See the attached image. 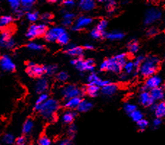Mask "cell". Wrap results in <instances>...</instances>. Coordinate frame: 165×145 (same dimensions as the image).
<instances>
[{"mask_svg": "<svg viewBox=\"0 0 165 145\" xmlns=\"http://www.w3.org/2000/svg\"><path fill=\"white\" fill-rule=\"evenodd\" d=\"M160 60L156 56H149L145 59L139 68L140 75L143 77L149 78L157 72L159 68Z\"/></svg>", "mask_w": 165, "mask_h": 145, "instance_id": "cell-1", "label": "cell"}, {"mask_svg": "<svg viewBox=\"0 0 165 145\" xmlns=\"http://www.w3.org/2000/svg\"><path fill=\"white\" fill-rule=\"evenodd\" d=\"M60 107V103L55 99H49L41 106L39 113L46 120H52Z\"/></svg>", "mask_w": 165, "mask_h": 145, "instance_id": "cell-2", "label": "cell"}, {"mask_svg": "<svg viewBox=\"0 0 165 145\" xmlns=\"http://www.w3.org/2000/svg\"><path fill=\"white\" fill-rule=\"evenodd\" d=\"M127 62V54L125 53L118 54L107 60V70L112 73H120L124 68Z\"/></svg>", "mask_w": 165, "mask_h": 145, "instance_id": "cell-3", "label": "cell"}, {"mask_svg": "<svg viewBox=\"0 0 165 145\" xmlns=\"http://www.w3.org/2000/svg\"><path fill=\"white\" fill-rule=\"evenodd\" d=\"M49 28L46 23H43L40 24H32L28 28V31L26 33V36L29 39H33L36 37L41 36H45Z\"/></svg>", "mask_w": 165, "mask_h": 145, "instance_id": "cell-4", "label": "cell"}, {"mask_svg": "<svg viewBox=\"0 0 165 145\" xmlns=\"http://www.w3.org/2000/svg\"><path fill=\"white\" fill-rule=\"evenodd\" d=\"M61 95L66 99H69L74 97H81L83 95V91L76 86L68 84L62 87L61 89Z\"/></svg>", "mask_w": 165, "mask_h": 145, "instance_id": "cell-5", "label": "cell"}, {"mask_svg": "<svg viewBox=\"0 0 165 145\" xmlns=\"http://www.w3.org/2000/svg\"><path fill=\"white\" fill-rule=\"evenodd\" d=\"M162 13L157 8H151L146 11L145 18H144V23L145 25H151L154 22L157 21L162 18Z\"/></svg>", "mask_w": 165, "mask_h": 145, "instance_id": "cell-6", "label": "cell"}, {"mask_svg": "<svg viewBox=\"0 0 165 145\" xmlns=\"http://www.w3.org/2000/svg\"><path fill=\"white\" fill-rule=\"evenodd\" d=\"M64 32H65L64 28L60 27V26H54V27L49 28L44 36V38L49 42H56L61 34H62Z\"/></svg>", "mask_w": 165, "mask_h": 145, "instance_id": "cell-7", "label": "cell"}, {"mask_svg": "<svg viewBox=\"0 0 165 145\" xmlns=\"http://www.w3.org/2000/svg\"><path fill=\"white\" fill-rule=\"evenodd\" d=\"M92 23V18L88 17V16H81L75 22L74 26L72 27V30L74 31H78V30H82L83 28L90 26Z\"/></svg>", "mask_w": 165, "mask_h": 145, "instance_id": "cell-8", "label": "cell"}, {"mask_svg": "<svg viewBox=\"0 0 165 145\" xmlns=\"http://www.w3.org/2000/svg\"><path fill=\"white\" fill-rule=\"evenodd\" d=\"M0 66L2 70L6 72H11L15 70V64L8 54H4L0 59Z\"/></svg>", "mask_w": 165, "mask_h": 145, "instance_id": "cell-9", "label": "cell"}, {"mask_svg": "<svg viewBox=\"0 0 165 145\" xmlns=\"http://www.w3.org/2000/svg\"><path fill=\"white\" fill-rule=\"evenodd\" d=\"M28 74L31 77H40L45 73L44 67L36 65L33 62H29L27 66Z\"/></svg>", "mask_w": 165, "mask_h": 145, "instance_id": "cell-10", "label": "cell"}, {"mask_svg": "<svg viewBox=\"0 0 165 145\" xmlns=\"http://www.w3.org/2000/svg\"><path fill=\"white\" fill-rule=\"evenodd\" d=\"M65 52L68 55L75 58H82L83 56V48L81 46H76L75 44H68L67 46H65Z\"/></svg>", "mask_w": 165, "mask_h": 145, "instance_id": "cell-11", "label": "cell"}, {"mask_svg": "<svg viewBox=\"0 0 165 145\" xmlns=\"http://www.w3.org/2000/svg\"><path fill=\"white\" fill-rule=\"evenodd\" d=\"M88 82L89 85H96L98 86L99 87L103 88L105 86L109 84L110 81L108 80H102L98 76L97 74L94 73H91L88 77Z\"/></svg>", "mask_w": 165, "mask_h": 145, "instance_id": "cell-12", "label": "cell"}, {"mask_svg": "<svg viewBox=\"0 0 165 145\" xmlns=\"http://www.w3.org/2000/svg\"><path fill=\"white\" fill-rule=\"evenodd\" d=\"M162 83V79L158 75H152L149 78H148L145 83V87L147 89H155V88L159 87V86Z\"/></svg>", "mask_w": 165, "mask_h": 145, "instance_id": "cell-13", "label": "cell"}, {"mask_svg": "<svg viewBox=\"0 0 165 145\" xmlns=\"http://www.w3.org/2000/svg\"><path fill=\"white\" fill-rule=\"evenodd\" d=\"M139 103L141 104L143 106L145 107H151L153 104H154V101L153 100L151 96L150 95V92L148 91H142L140 93L139 97Z\"/></svg>", "mask_w": 165, "mask_h": 145, "instance_id": "cell-14", "label": "cell"}, {"mask_svg": "<svg viewBox=\"0 0 165 145\" xmlns=\"http://www.w3.org/2000/svg\"><path fill=\"white\" fill-rule=\"evenodd\" d=\"M49 87V82L47 79L45 78H41L38 79V81L36 82L35 85V90L37 93L43 94L45 93V91L47 90Z\"/></svg>", "mask_w": 165, "mask_h": 145, "instance_id": "cell-15", "label": "cell"}, {"mask_svg": "<svg viewBox=\"0 0 165 145\" xmlns=\"http://www.w3.org/2000/svg\"><path fill=\"white\" fill-rule=\"evenodd\" d=\"M82 99L81 97H74L71 99H67L65 103V107L68 110H74L78 109L79 105H80Z\"/></svg>", "mask_w": 165, "mask_h": 145, "instance_id": "cell-16", "label": "cell"}, {"mask_svg": "<svg viewBox=\"0 0 165 145\" xmlns=\"http://www.w3.org/2000/svg\"><path fill=\"white\" fill-rule=\"evenodd\" d=\"M78 6L83 11L88 12L96 7V2L93 0H81L79 2Z\"/></svg>", "mask_w": 165, "mask_h": 145, "instance_id": "cell-17", "label": "cell"}, {"mask_svg": "<svg viewBox=\"0 0 165 145\" xmlns=\"http://www.w3.org/2000/svg\"><path fill=\"white\" fill-rule=\"evenodd\" d=\"M118 87L115 83H110L109 84L105 86L104 87L101 88V92L104 95L106 96H112L117 92Z\"/></svg>", "mask_w": 165, "mask_h": 145, "instance_id": "cell-18", "label": "cell"}, {"mask_svg": "<svg viewBox=\"0 0 165 145\" xmlns=\"http://www.w3.org/2000/svg\"><path fill=\"white\" fill-rule=\"evenodd\" d=\"M125 36V34L123 33L120 31H112L109 33L104 32L103 34V37L108 38V39L112 41H116V40H121Z\"/></svg>", "mask_w": 165, "mask_h": 145, "instance_id": "cell-19", "label": "cell"}, {"mask_svg": "<svg viewBox=\"0 0 165 145\" xmlns=\"http://www.w3.org/2000/svg\"><path fill=\"white\" fill-rule=\"evenodd\" d=\"M150 95L151 96L154 102L159 101V100H162L164 97V91L161 87L155 88L153 89L150 91Z\"/></svg>", "mask_w": 165, "mask_h": 145, "instance_id": "cell-20", "label": "cell"}, {"mask_svg": "<svg viewBox=\"0 0 165 145\" xmlns=\"http://www.w3.org/2000/svg\"><path fill=\"white\" fill-rule=\"evenodd\" d=\"M75 116H76V113L73 110H68L65 112L62 115V119L65 123L70 124L74 120Z\"/></svg>", "mask_w": 165, "mask_h": 145, "instance_id": "cell-21", "label": "cell"}, {"mask_svg": "<svg viewBox=\"0 0 165 145\" xmlns=\"http://www.w3.org/2000/svg\"><path fill=\"white\" fill-rule=\"evenodd\" d=\"M93 107V104L88 100H82L80 105H79L78 110L80 113H86L91 110Z\"/></svg>", "mask_w": 165, "mask_h": 145, "instance_id": "cell-22", "label": "cell"}, {"mask_svg": "<svg viewBox=\"0 0 165 145\" xmlns=\"http://www.w3.org/2000/svg\"><path fill=\"white\" fill-rule=\"evenodd\" d=\"M154 113H155L156 117L159 118L165 117V102H161V103L156 104Z\"/></svg>", "mask_w": 165, "mask_h": 145, "instance_id": "cell-23", "label": "cell"}, {"mask_svg": "<svg viewBox=\"0 0 165 145\" xmlns=\"http://www.w3.org/2000/svg\"><path fill=\"white\" fill-rule=\"evenodd\" d=\"M99 91H100V87L96 85H88V87L85 89V92L89 97H96L99 95Z\"/></svg>", "mask_w": 165, "mask_h": 145, "instance_id": "cell-24", "label": "cell"}, {"mask_svg": "<svg viewBox=\"0 0 165 145\" xmlns=\"http://www.w3.org/2000/svg\"><path fill=\"white\" fill-rule=\"evenodd\" d=\"M34 128V122L32 119H28L26 120L23 126V133L25 134H29L30 132L32 131V130Z\"/></svg>", "mask_w": 165, "mask_h": 145, "instance_id": "cell-25", "label": "cell"}, {"mask_svg": "<svg viewBox=\"0 0 165 145\" xmlns=\"http://www.w3.org/2000/svg\"><path fill=\"white\" fill-rule=\"evenodd\" d=\"M13 18L11 15H2L0 18V26L1 28H6L13 23Z\"/></svg>", "mask_w": 165, "mask_h": 145, "instance_id": "cell-26", "label": "cell"}, {"mask_svg": "<svg viewBox=\"0 0 165 145\" xmlns=\"http://www.w3.org/2000/svg\"><path fill=\"white\" fill-rule=\"evenodd\" d=\"M11 38V31H10V30L6 29L3 30L1 34V36H0V44H1L2 47H3L5 43Z\"/></svg>", "mask_w": 165, "mask_h": 145, "instance_id": "cell-27", "label": "cell"}, {"mask_svg": "<svg viewBox=\"0 0 165 145\" xmlns=\"http://www.w3.org/2000/svg\"><path fill=\"white\" fill-rule=\"evenodd\" d=\"M128 48L130 53H131V54H136V52H138V50H139V45H138L137 41L136 40L130 41L128 45Z\"/></svg>", "mask_w": 165, "mask_h": 145, "instance_id": "cell-28", "label": "cell"}, {"mask_svg": "<svg viewBox=\"0 0 165 145\" xmlns=\"http://www.w3.org/2000/svg\"><path fill=\"white\" fill-rule=\"evenodd\" d=\"M35 4L34 0H22L21 1V7H23L24 11H27L28 13L30 12L33 6Z\"/></svg>", "mask_w": 165, "mask_h": 145, "instance_id": "cell-29", "label": "cell"}, {"mask_svg": "<svg viewBox=\"0 0 165 145\" xmlns=\"http://www.w3.org/2000/svg\"><path fill=\"white\" fill-rule=\"evenodd\" d=\"M69 41H70V36H69L67 32H64L60 36L57 42L61 45H68Z\"/></svg>", "mask_w": 165, "mask_h": 145, "instance_id": "cell-30", "label": "cell"}, {"mask_svg": "<svg viewBox=\"0 0 165 145\" xmlns=\"http://www.w3.org/2000/svg\"><path fill=\"white\" fill-rule=\"evenodd\" d=\"M26 18L30 22L34 23V22L37 21L38 18H39V14L36 11L28 12V13H26Z\"/></svg>", "mask_w": 165, "mask_h": 145, "instance_id": "cell-31", "label": "cell"}, {"mask_svg": "<svg viewBox=\"0 0 165 145\" xmlns=\"http://www.w3.org/2000/svg\"><path fill=\"white\" fill-rule=\"evenodd\" d=\"M27 48L32 51H41L44 49V46L41 44H38L36 42H29L27 44Z\"/></svg>", "mask_w": 165, "mask_h": 145, "instance_id": "cell-32", "label": "cell"}, {"mask_svg": "<svg viewBox=\"0 0 165 145\" xmlns=\"http://www.w3.org/2000/svg\"><path fill=\"white\" fill-rule=\"evenodd\" d=\"M130 118H132V120L136 123L140 121V120H142L143 118V113L140 111V110H136L134 112H133V113L130 114Z\"/></svg>", "mask_w": 165, "mask_h": 145, "instance_id": "cell-33", "label": "cell"}, {"mask_svg": "<svg viewBox=\"0 0 165 145\" xmlns=\"http://www.w3.org/2000/svg\"><path fill=\"white\" fill-rule=\"evenodd\" d=\"M124 110L125 111L126 113L129 114L130 115L133 112L135 111V110H137V107L133 103H126L124 105Z\"/></svg>", "mask_w": 165, "mask_h": 145, "instance_id": "cell-34", "label": "cell"}, {"mask_svg": "<svg viewBox=\"0 0 165 145\" xmlns=\"http://www.w3.org/2000/svg\"><path fill=\"white\" fill-rule=\"evenodd\" d=\"M3 142L7 145H11L15 142V137L12 134H6L4 135L2 139Z\"/></svg>", "mask_w": 165, "mask_h": 145, "instance_id": "cell-35", "label": "cell"}, {"mask_svg": "<svg viewBox=\"0 0 165 145\" xmlns=\"http://www.w3.org/2000/svg\"><path fill=\"white\" fill-rule=\"evenodd\" d=\"M136 67L135 65H134V62H132V61H128L126 62V64L124 66V70H125V72L128 74H130V73H132L135 70Z\"/></svg>", "mask_w": 165, "mask_h": 145, "instance_id": "cell-36", "label": "cell"}, {"mask_svg": "<svg viewBox=\"0 0 165 145\" xmlns=\"http://www.w3.org/2000/svg\"><path fill=\"white\" fill-rule=\"evenodd\" d=\"M108 25V22L106 20H101L99 22V23L97 24L96 28L97 30H99V31H101V33H104L105 32V29L107 28Z\"/></svg>", "mask_w": 165, "mask_h": 145, "instance_id": "cell-37", "label": "cell"}, {"mask_svg": "<svg viewBox=\"0 0 165 145\" xmlns=\"http://www.w3.org/2000/svg\"><path fill=\"white\" fill-rule=\"evenodd\" d=\"M44 70L47 75H53L57 70V66L56 65H49L44 67Z\"/></svg>", "mask_w": 165, "mask_h": 145, "instance_id": "cell-38", "label": "cell"}, {"mask_svg": "<svg viewBox=\"0 0 165 145\" xmlns=\"http://www.w3.org/2000/svg\"><path fill=\"white\" fill-rule=\"evenodd\" d=\"M9 5L10 7L13 9L14 11L18 10L20 7H21V1H18V0H10Z\"/></svg>", "mask_w": 165, "mask_h": 145, "instance_id": "cell-39", "label": "cell"}, {"mask_svg": "<svg viewBox=\"0 0 165 145\" xmlns=\"http://www.w3.org/2000/svg\"><path fill=\"white\" fill-rule=\"evenodd\" d=\"M49 99V96L46 93L41 94L36 102V105H43Z\"/></svg>", "mask_w": 165, "mask_h": 145, "instance_id": "cell-40", "label": "cell"}, {"mask_svg": "<svg viewBox=\"0 0 165 145\" xmlns=\"http://www.w3.org/2000/svg\"><path fill=\"white\" fill-rule=\"evenodd\" d=\"M94 61L91 59L85 60V71H93L94 69Z\"/></svg>", "mask_w": 165, "mask_h": 145, "instance_id": "cell-41", "label": "cell"}, {"mask_svg": "<svg viewBox=\"0 0 165 145\" xmlns=\"http://www.w3.org/2000/svg\"><path fill=\"white\" fill-rule=\"evenodd\" d=\"M69 75L68 74V73H66L65 71H61L57 75V79L60 82H64V81H66L68 80Z\"/></svg>", "mask_w": 165, "mask_h": 145, "instance_id": "cell-42", "label": "cell"}, {"mask_svg": "<svg viewBox=\"0 0 165 145\" xmlns=\"http://www.w3.org/2000/svg\"><path fill=\"white\" fill-rule=\"evenodd\" d=\"M38 145H51V140L50 139L47 137L46 136H42L39 138L38 141Z\"/></svg>", "mask_w": 165, "mask_h": 145, "instance_id": "cell-43", "label": "cell"}, {"mask_svg": "<svg viewBox=\"0 0 165 145\" xmlns=\"http://www.w3.org/2000/svg\"><path fill=\"white\" fill-rule=\"evenodd\" d=\"M103 34L104 33H101V31H99V30H97L96 28H93V29L91 31V36L93 38H95V39H98V38H100L101 37H103Z\"/></svg>", "mask_w": 165, "mask_h": 145, "instance_id": "cell-44", "label": "cell"}, {"mask_svg": "<svg viewBox=\"0 0 165 145\" xmlns=\"http://www.w3.org/2000/svg\"><path fill=\"white\" fill-rule=\"evenodd\" d=\"M145 59H146L145 57L143 56V55H139V56H138L133 62L134 65H135L136 68H140V65L143 64V62L144 60H145Z\"/></svg>", "mask_w": 165, "mask_h": 145, "instance_id": "cell-45", "label": "cell"}, {"mask_svg": "<svg viewBox=\"0 0 165 145\" xmlns=\"http://www.w3.org/2000/svg\"><path fill=\"white\" fill-rule=\"evenodd\" d=\"M137 125L138 126V128H139V129L143 131L145 130L146 128L148 126V122L147 120L143 118L142 120H140V121H138L137 123Z\"/></svg>", "mask_w": 165, "mask_h": 145, "instance_id": "cell-46", "label": "cell"}, {"mask_svg": "<svg viewBox=\"0 0 165 145\" xmlns=\"http://www.w3.org/2000/svg\"><path fill=\"white\" fill-rule=\"evenodd\" d=\"M15 40H14L13 38H11L10 39L8 40L7 42L5 43L3 47L7 49V50H11V49H13V48L15 47Z\"/></svg>", "mask_w": 165, "mask_h": 145, "instance_id": "cell-47", "label": "cell"}, {"mask_svg": "<svg viewBox=\"0 0 165 145\" xmlns=\"http://www.w3.org/2000/svg\"><path fill=\"white\" fill-rule=\"evenodd\" d=\"M41 18V20L44 22H45V23H49V22H50L52 19V15L51 13H46L43 14Z\"/></svg>", "mask_w": 165, "mask_h": 145, "instance_id": "cell-48", "label": "cell"}, {"mask_svg": "<svg viewBox=\"0 0 165 145\" xmlns=\"http://www.w3.org/2000/svg\"><path fill=\"white\" fill-rule=\"evenodd\" d=\"M75 18V15L73 13H65L63 15V20H72L73 21L74 18Z\"/></svg>", "mask_w": 165, "mask_h": 145, "instance_id": "cell-49", "label": "cell"}, {"mask_svg": "<svg viewBox=\"0 0 165 145\" xmlns=\"http://www.w3.org/2000/svg\"><path fill=\"white\" fill-rule=\"evenodd\" d=\"M115 5H116V2L114 1L106 2V7H107L109 11H113Z\"/></svg>", "mask_w": 165, "mask_h": 145, "instance_id": "cell-50", "label": "cell"}, {"mask_svg": "<svg viewBox=\"0 0 165 145\" xmlns=\"http://www.w3.org/2000/svg\"><path fill=\"white\" fill-rule=\"evenodd\" d=\"M157 33H158L157 28L153 27V28H151L150 29L148 30L147 35L149 36H153L156 35V34H157Z\"/></svg>", "mask_w": 165, "mask_h": 145, "instance_id": "cell-51", "label": "cell"}, {"mask_svg": "<svg viewBox=\"0 0 165 145\" xmlns=\"http://www.w3.org/2000/svg\"><path fill=\"white\" fill-rule=\"evenodd\" d=\"M26 142V138L24 136H19L16 139L15 142L17 145H24Z\"/></svg>", "mask_w": 165, "mask_h": 145, "instance_id": "cell-52", "label": "cell"}, {"mask_svg": "<svg viewBox=\"0 0 165 145\" xmlns=\"http://www.w3.org/2000/svg\"><path fill=\"white\" fill-rule=\"evenodd\" d=\"M107 66H108L107 60H104L103 62L101 63V65H100V70H101V71L107 70Z\"/></svg>", "mask_w": 165, "mask_h": 145, "instance_id": "cell-53", "label": "cell"}, {"mask_svg": "<svg viewBox=\"0 0 165 145\" xmlns=\"http://www.w3.org/2000/svg\"><path fill=\"white\" fill-rule=\"evenodd\" d=\"M63 4L67 7H73L75 5V2L73 0H66V1L63 2Z\"/></svg>", "mask_w": 165, "mask_h": 145, "instance_id": "cell-54", "label": "cell"}, {"mask_svg": "<svg viewBox=\"0 0 165 145\" xmlns=\"http://www.w3.org/2000/svg\"><path fill=\"white\" fill-rule=\"evenodd\" d=\"M161 123H162V120H161V118H156V119H154V121H153V126H154V127H158V126L161 125Z\"/></svg>", "mask_w": 165, "mask_h": 145, "instance_id": "cell-55", "label": "cell"}, {"mask_svg": "<svg viewBox=\"0 0 165 145\" xmlns=\"http://www.w3.org/2000/svg\"><path fill=\"white\" fill-rule=\"evenodd\" d=\"M15 15L16 17H17V18H21L22 16L24 15V10H20V9H19L18 10H16V11H15Z\"/></svg>", "mask_w": 165, "mask_h": 145, "instance_id": "cell-56", "label": "cell"}, {"mask_svg": "<svg viewBox=\"0 0 165 145\" xmlns=\"http://www.w3.org/2000/svg\"><path fill=\"white\" fill-rule=\"evenodd\" d=\"M77 128L75 125H71L70 126V128H69V132H70V134H74L75 132H76Z\"/></svg>", "mask_w": 165, "mask_h": 145, "instance_id": "cell-57", "label": "cell"}, {"mask_svg": "<svg viewBox=\"0 0 165 145\" xmlns=\"http://www.w3.org/2000/svg\"><path fill=\"white\" fill-rule=\"evenodd\" d=\"M73 22L72 20H63L62 21V24L63 26H70L73 24Z\"/></svg>", "mask_w": 165, "mask_h": 145, "instance_id": "cell-58", "label": "cell"}, {"mask_svg": "<svg viewBox=\"0 0 165 145\" xmlns=\"http://www.w3.org/2000/svg\"><path fill=\"white\" fill-rule=\"evenodd\" d=\"M84 49L86 50H91L93 49V46L91 44H85L84 45Z\"/></svg>", "mask_w": 165, "mask_h": 145, "instance_id": "cell-59", "label": "cell"}, {"mask_svg": "<svg viewBox=\"0 0 165 145\" xmlns=\"http://www.w3.org/2000/svg\"><path fill=\"white\" fill-rule=\"evenodd\" d=\"M59 145H73L70 141L69 140H64L62 142H61Z\"/></svg>", "mask_w": 165, "mask_h": 145, "instance_id": "cell-60", "label": "cell"}, {"mask_svg": "<svg viewBox=\"0 0 165 145\" xmlns=\"http://www.w3.org/2000/svg\"><path fill=\"white\" fill-rule=\"evenodd\" d=\"M127 79V75H126L125 74H122L121 75H120V79L121 80H125V79Z\"/></svg>", "mask_w": 165, "mask_h": 145, "instance_id": "cell-61", "label": "cell"}, {"mask_svg": "<svg viewBox=\"0 0 165 145\" xmlns=\"http://www.w3.org/2000/svg\"><path fill=\"white\" fill-rule=\"evenodd\" d=\"M50 3H55L56 2V1H49Z\"/></svg>", "mask_w": 165, "mask_h": 145, "instance_id": "cell-62", "label": "cell"}, {"mask_svg": "<svg viewBox=\"0 0 165 145\" xmlns=\"http://www.w3.org/2000/svg\"><path fill=\"white\" fill-rule=\"evenodd\" d=\"M164 87L165 88V83H164Z\"/></svg>", "mask_w": 165, "mask_h": 145, "instance_id": "cell-63", "label": "cell"}]
</instances>
